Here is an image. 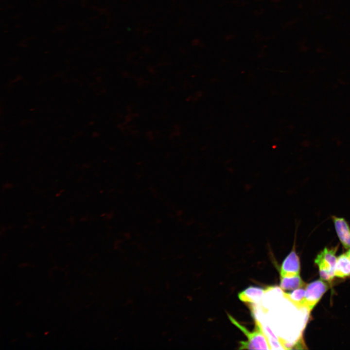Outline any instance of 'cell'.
Wrapping results in <instances>:
<instances>
[{
  "label": "cell",
  "instance_id": "7a4b0ae2",
  "mask_svg": "<svg viewBox=\"0 0 350 350\" xmlns=\"http://www.w3.org/2000/svg\"><path fill=\"white\" fill-rule=\"evenodd\" d=\"M337 246L332 248L325 247L316 256L315 262L318 266L321 279L330 281L335 276V269L337 258Z\"/></svg>",
  "mask_w": 350,
  "mask_h": 350
},
{
  "label": "cell",
  "instance_id": "6da1fadb",
  "mask_svg": "<svg viewBox=\"0 0 350 350\" xmlns=\"http://www.w3.org/2000/svg\"><path fill=\"white\" fill-rule=\"evenodd\" d=\"M231 322L238 328L246 336V341L240 342L239 349L242 350H270L271 349L267 336L265 334L260 323L256 321L254 331H249L239 323L231 315H228Z\"/></svg>",
  "mask_w": 350,
  "mask_h": 350
},
{
  "label": "cell",
  "instance_id": "8992f818",
  "mask_svg": "<svg viewBox=\"0 0 350 350\" xmlns=\"http://www.w3.org/2000/svg\"><path fill=\"white\" fill-rule=\"evenodd\" d=\"M265 291V289L261 287L251 286L239 293L238 297L244 302L259 303Z\"/></svg>",
  "mask_w": 350,
  "mask_h": 350
},
{
  "label": "cell",
  "instance_id": "ba28073f",
  "mask_svg": "<svg viewBox=\"0 0 350 350\" xmlns=\"http://www.w3.org/2000/svg\"><path fill=\"white\" fill-rule=\"evenodd\" d=\"M334 273L340 278L350 276V258L346 253L337 257Z\"/></svg>",
  "mask_w": 350,
  "mask_h": 350
},
{
  "label": "cell",
  "instance_id": "277c9868",
  "mask_svg": "<svg viewBox=\"0 0 350 350\" xmlns=\"http://www.w3.org/2000/svg\"><path fill=\"white\" fill-rule=\"evenodd\" d=\"M300 269L298 256L295 250L294 244L292 250L283 260L280 269V276H291L299 275Z\"/></svg>",
  "mask_w": 350,
  "mask_h": 350
},
{
  "label": "cell",
  "instance_id": "30bf717a",
  "mask_svg": "<svg viewBox=\"0 0 350 350\" xmlns=\"http://www.w3.org/2000/svg\"><path fill=\"white\" fill-rule=\"evenodd\" d=\"M346 253L350 258V249H349V250L346 252Z\"/></svg>",
  "mask_w": 350,
  "mask_h": 350
},
{
  "label": "cell",
  "instance_id": "3957f363",
  "mask_svg": "<svg viewBox=\"0 0 350 350\" xmlns=\"http://www.w3.org/2000/svg\"><path fill=\"white\" fill-rule=\"evenodd\" d=\"M328 289L323 280H318L308 284L305 288V306L311 312Z\"/></svg>",
  "mask_w": 350,
  "mask_h": 350
},
{
  "label": "cell",
  "instance_id": "9c48e42d",
  "mask_svg": "<svg viewBox=\"0 0 350 350\" xmlns=\"http://www.w3.org/2000/svg\"><path fill=\"white\" fill-rule=\"evenodd\" d=\"M283 296L297 307H304L305 289L299 288L294 290L291 293H283Z\"/></svg>",
  "mask_w": 350,
  "mask_h": 350
},
{
  "label": "cell",
  "instance_id": "5b68a950",
  "mask_svg": "<svg viewBox=\"0 0 350 350\" xmlns=\"http://www.w3.org/2000/svg\"><path fill=\"white\" fill-rule=\"evenodd\" d=\"M338 238L346 249H350V226L344 218L335 216L332 217Z\"/></svg>",
  "mask_w": 350,
  "mask_h": 350
},
{
  "label": "cell",
  "instance_id": "52a82bcc",
  "mask_svg": "<svg viewBox=\"0 0 350 350\" xmlns=\"http://www.w3.org/2000/svg\"><path fill=\"white\" fill-rule=\"evenodd\" d=\"M304 284L299 275L280 276V286L283 291L293 290L301 288Z\"/></svg>",
  "mask_w": 350,
  "mask_h": 350
}]
</instances>
